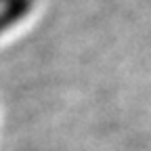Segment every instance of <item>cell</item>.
<instances>
[{"instance_id":"cell-1","label":"cell","mask_w":151,"mask_h":151,"mask_svg":"<svg viewBox=\"0 0 151 151\" xmlns=\"http://www.w3.org/2000/svg\"><path fill=\"white\" fill-rule=\"evenodd\" d=\"M34 0H9L6 4L0 6V34L19 23L21 19L32 11Z\"/></svg>"},{"instance_id":"cell-2","label":"cell","mask_w":151,"mask_h":151,"mask_svg":"<svg viewBox=\"0 0 151 151\" xmlns=\"http://www.w3.org/2000/svg\"><path fill=\"white\" fill-rule=\"evenodd\" d=\"M9 2V0H0V6H2V4H6Z\"/></svg>"}]
</instances>
